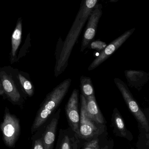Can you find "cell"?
<instances>
[{
    "mask_svg": "<svg viewBox=\"0 0 149 149\" xmlns=\"http://www.w3.org/2000/svg\"><path fill=\"white\" fill-rule=\"evenodd\" d=\"M71 79H67L61 82L47 95L38 111L31 127V134L41 129L52 114L59 107L71 86Z\"/></svg>",
    "mask_w": 149,
    "mask_h": 149,
    "instance_id": "cell-1",
    "label": "cell"
},
{
    "mask_svg": "<svg viewBox=\"0 0 149 149\" xmlns=\"http://www.w3.org/2000/svg\"><path fill=\"white\" fill-rule=\"evenodd\" d=\"M3 140L6 146L14 148L21 133L19 120L15 116L11 114L6 108L3 121L0 124Z\"/></svg>",
    "mask_w": 149,
    "mask_h": 149,
    "instance_id": "cell-2",
    "label": "cell"
},
{
    "mask_svg": "<svg viewBox=\"0 0 149 149\" xmlns=\"http://www.w3.org/2000/svg\"><path fill=\"white\" fill-rule=\"evenodd\" d=\"M114 82L117 88L120 90L129 110L147 133H148L149 126L148 119L140 108L127 86L124 81L119 78H115Z\"/></svg>",
    "mask_w": 149,
    "mask_h": 149,
    "instance_id": "cell-3",
    "label": "cell"
},
{
    "mask_svg": "<svg viewBox=\"0 0 149 149\" xmlns=\"http://www.w3.org/2000/svg\"><path fill=\"white\" fill-rule=\"evenodd\" d=\"M80 96L81 107L79 136L89 139L101 134L104 130V125L96 123L88 117L86 109L85 98L81 94Z\"/></svg>",
    "mask_w": 149,
    "mask_h": 149,
    "instance_id": "cell-4",
    "label": "cell"
},
{
    "mask_svg": "<svg viewBox=\"0 0 149 149\" xmlns=\"http://www.w3.org/2000/svg\"><path fill=\"white\" fill-rule=\"evenodd\" d=\"M134 30L135 29H133L127 31L107 45L106 47L101 51L99 56L91 63L88 67V71H90L94 70L108 59L111 55H113L128 39Z\"/></svg>",
    "mask_w": 149,
    "mask_h": 149,
    "instance_id": "cell-5",
    "label": "cell"
},
{
    "mask_svg": "<svg viewBox=\"0 0 149 149\" xmlns=\"http://www.w3.org/2000/svg\"><path fill=\"white\" fill-rule=\"evenodd\" d=\"M79 91L74 89L66 105L65 111L67 120L71 127L79 136L80 116L78 110Z\"/></svg>",
    "mask_w": 149,
    "mask_h": 149,
    "instance_id": "cell-6",
    "label": "cell"
},
{
    "mask_svg": "<svg viewBox=\"0 0 149 149\" xmlns=\"http://www.w3.org/2000/svg\"><path fill=\"white\" fill-rule=\"evenodd\" d=\"M90 14L89 21L84 35L80 52L84 51L89 46L94 39L97 30L99 20L101 15V6L100 4L95 6Z\"/></svg>",
    "mask_w": 149,
    "mask_h": 149,
    "instance_id": "cell-7",
    "label": "cell"
},
{
    "mask_svg": "<svg viewBox=\"0 0 149 149\" xmlns=\"http://www.w3.org/2000/svg\"><path fill=\"white\" fill-rule=\"evenodd\" d=\"M60 112V109H59L45 127L42 135H40L43 149H53Z\"/></svg>",
    "mask_w": 149,
    "mask_h": 149,
    "instance_id": "cell-8",
    "label": "cell"
},
{
    "mask_svg": "<svg viewBox=\"0 0 149 149\" xmlns=\"http://www.w3.org/2000/svg\"><path fill=\"white\" fill-rule=\"evenodd\" d=\"M125 75L129 86L138 90L146 84L149 79V74L143 71L126 70Z\"/></svg>",
    "mask_w": 149,
    "mask_h": 149,
    "instance_id": "cell-9",
    "label": "cell"
},
{
    "mask_svg": "<svg viewBox=\"0 0 149 149\" xmlns=\"http://www.w3.org/2000/svg\"><path fill=\"white\" fill-rule=\"evenodd\" d=\"M86 109L88 117L94 122L100 125H105V118L99 108L95 96L85 98Z\"/></svg>",
    "mask_w": 149,
    "mask_h": 149,
    "instance_id": "cell-10",
    "label": "cell"
},
{
    "mask_svg": "<svg viewBox=\"0 0 149 149\" xmlns=\"http://www.w3.org/2000/svg\"><path fill=\"white\" fill-rule=\"evenodd\" d=\"M0 76L4 92L12 101L18 102L21 98V95L12 79L4 72H1Z\"/></svg>",
    "mask_w": 149,
    "mask_h": 149,
    "instance_id": "cell-11",
    "label": "cell"
},
{
    "mask_svg": "<svg viewBox=\"0 0 149 149\" xmlns=\"http://www.w3.org/2000/svg\"><path fill=\"white\" fill-rule=\"evenodd\" d=\"M97 1L98 0H85L73 24H80L84 25L87 17L96 5Z\"/></svg>",
    "mask_w": 149,
    "mask_h": 149,
    "instance_id": "cell-12",
    "label": "cell"
},
{
    "mask_svg": "<svg viewBox=\"0 0 149 149\" xmlns=\"http://www.w3.org/2000/svg\"><path fill=\"white\" fill-rule=\"evenodd\" d=\"M22 20L19 19L17 21L15 29L11 36V55L12 57L16 56V53L21 44L22 36Z\"/></svg>",
    "mask_w": 149,
    "mask_h": 149,
    "instance_id": "cell-13",
    "label": "cell"
},
{
    "mask_svg": "<svg viewBox=\"0 0 149 149\" xmlns=\"http://www.w3.org/2000/svg\"><path fill=\"white\" fill-rule=\"evenodd\" d=\"M80 88L81 94L85 98L95 96L94 88L90 77L84 76L80 77Z\"/></svg>",
    "mask_w": 149,
    "mask_h": 149,
    "instance_id": "cell-14",
    "label": "cell"
},
{
    "mask_svg": "<svg viewBox=\"0 0 149 149\" xmlns=\"http://www.w3.org/2000/svg\"><path fill=\"white\" fill-rule=\"evenodd\" d=\"M112 121L114 126L120 132L121 135L125 137L127 136V131L125 123L120 112L116 108L113 109V111Z\"/></svg>",
    "mask_w": 149,
    "mask_h": 149,
    "instance_id": "cell-15",
    "label": "cell"
},
{
    "mask_svg": "<svg viewBox=\"0 0 149 149\" xmlns=\"http://www.w3.org/2000/svg\"><path fill=\"white\" fill-rule=\"evenodd\" d=\"M18 77L20 83L24 91L28 95L31 96L33 94V87L30 81L21 74H18Z\"/></svg>",
    "mask_w": 149,
    "mask_h": 149,
    "instance_id": "cell-16",
    "label": "cell"
},
{
    "mask_svg": "<svg viewBox=\"0 0 149 149\" xmlns=\"http://www.w3.org/2000/svg\"><path fill=\"white\" fill-rule=\"evenodd\" d=\"M59 149H74L71 139L67 136H65L60 143Z\"/></svg>",
    "mask_w": 149,
    "mask_h": 149,
    "instance_id": "cell-17",
    "label": "cell"
},
{
    "mask_svg": "<svg viewBox=\"0 0 149 149\" xmlns=\"http://www.w3.org/2000/svg\"><path fill=\"white\" fill-rule=\"evenodd\" d=\"M107 45L105 42L97 40V41H92L90 44L89 46L92 49L101 51L106 47Z\"/></svg>",
    "mask_w": 149,
    "mask_h": 149,
    "instance_id": "cell-18",
    "label": "cell"
},
{
    "mask_svg": "<svg viewBox=\"0 0 149 149\" xmlns=\"http://www.w3.org/2000/svg\"><path fill=\"white\" fill-rule=\"evenodd\" d=\"M31 139L33 140L31 149H43L40 135H39L38 137L36 136V137L34 138L31 137Z\"/></svg>",
    "mask_w": 149,
    "mask_h": 149,
    "instance_id": "cell-19",
    "label": "cell"
},
{
    "mask_svg": "<svg viewBox=\"0 0 149 149\" xmlns=\"http://www.w3.org/2000/svg\"><path fill=\"white\" fill-rule=\"evenodd\" d=\"M83 149H99V140L95 139L89 142Z\"/></svg>",
    "mask_w": 149,
    "mask_h": 149,
    "instance_id": "cell-20",
    "label": "cell"
},
{
    "mask_svg": "<svg viewBox=\"0 0 149 149\" xmlns=\"http://www.w3.org/2000/svg\"><path fill=\"white\" fill-rule=\"evenodd\" d=\"M4 93L3 88L0 82V95H3Z\"/></svg>",
    "mask_w": 149,
    "mask_h": 149,
    "instance_id": "cell-21",
    "label": "cell"
},
{
    "mask_svg": "<svg viewBox=\"0 0 149 149\" xmlns=\"http://www.w3.org/2000/svg\"></svg>",
    "mask_w": 149,
    "mask_h": 149,
    "instance_id": "cell-22",
    "label": "cell"
}]
</instances>
